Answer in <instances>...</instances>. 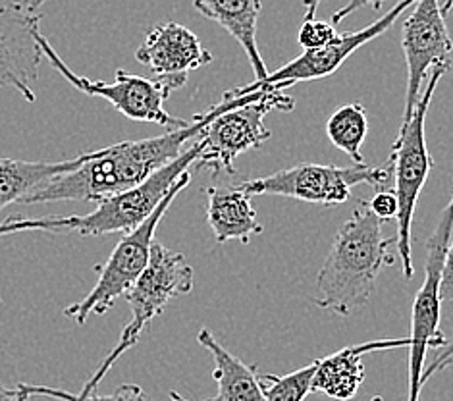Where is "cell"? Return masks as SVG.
<instances>
[{"mask_svg":"<svg viewBox=\"0 0 453 401\" xmlns=\"http://www.w3.org/2000/svg\"><path fill=\"white\" fill-rule=\"evenodd\" d=\"M247 95V93H245ZM243 95L226 91L219 104H212L207 112L193 116L186 126L168 129L166 134L137 141H120V143L93 150L83 165L47 181L24 199V204H45L58 201L99 203L104 197L120 193L127 188L147 180L168 162L178 158L188 143H193L214 116L224 108L235 104Z\"/></svg>","mask_w":453,"mask_h":401,"instance_id":"1","label":"cell"},{"mask_svg":"<svg viewBox=\"0 0 453 401\" xmlns=\"http://www.w3.org/2000/svg\"><path fill=\"white\" fill-rule=\"evenodd\" d=\"M382 224L366 199H359L357 207L336 234L315 281L312 303L351 317L371 301L376 280L384 266L394 265L390 245L394 237H384Z\"/></svg>","mask_w":453,"mask_h":401,"instance_id":"2","label":"cell"},{"mask_svg":"<svg viewBox=\"0 0 453 401\" xmlns=\"http://www.w3.org/2000/svg\"><path fill=\"white\" fill-rule=\"evenodd\" d=\"M449 66H436L428 72V83L425 91L420 93L415 104V111L409 120L399 127V134L392 145V178H394V193L397 197L399 212H397V251L402 257L403 276L411 280L415 276V265L411 255V232L417 201L420 197L425 183L428 180L430 170L434 168V158L428 153L425 122L426 112L433 103L434 91L440 80L448 73Z\"/></svg>","mask_w":453,"mask_h":401,"instance_id":"3","label":"cell"},{"mask_svg":"<svg viewBox=\"0 0 453 401\" xmlns=\"http://www.w3.org/2000/svg\"><path fill=\"white\" fill-rule=\"evenodd\" d=\"M286 89L261 88L243 95L235 104L224 108L203 127V150L193 168H209L212 174H235V158L245 150L258 149L271 139L265 116L273 111H294L296 101Z\"/></svg>","mask_w":453,"mask_h":401,"instance_id":"4","label":"cell"},{"mask_svg":"<svg viewBox=\"0 0 453 401\" xmlns=\"http://www.w3.org/2000/svg\"><path fill=\"white\" fill-rule=\"evenodd\" d=\"M191 181V170H188L186 174H181L180 180L174 183V188L170 189V193L163 199V203L158 204L157 211L149 216V219L137 226L135 230L129 234H124V237L118 245L114 247V251L111 257L106 258L104 265L95 266L96 273H99V280L93 286V289L85 296L81 301L72 303L66 309H64V314L68 319H72L75 324H85L91 314H104L111 307H114V303L124 297L132 286L137 281V278L142 276L145 270L149 257H150V247H153L155 242V232L163 220V216L170 209V204L174 203L178 195L189 186Z\"/></svg>","mask_w":453,"mask_h":401,"instance_id":"5","label":"cell"},{"mask_svg":"<svg viewBox=\"0 0 453 401\" xmlns=\"http://www.w3.org/2000/svg\"><path fill=\"white\" fill-rule=\"evenodd\" d=\"M390 178V158L380 166H369L365 162L353 166L303 162V165H297L294 168L274 172L271 176L245 180L240 186L250 197H257V195H280V197L322 204V207H334V204L348 201L353 188L363 186V183L372 188H384Z\"/></svg>","mask_w":453,"mask_h":401,"instance_id":"6","label":"cell"},{"mask_svg":"<svg viewBox=\"0 0 453 401\" xmlns=\"http://www.w3.org/2000/svg\"><path fill=\"white\" fill-rule=\"evenodd\" d=\"M201 150L203 143L196 139L178 158L168 162L166 166L157 170L142 183L101 199L93 212L85 216L70 214L68 232L96 237L118 232L129 234L135 230L157 211L180 176L196 166Z\"/></svg>","mask_w":453,"mask_h":401,"instance_id":"7","label":"cell"},{"mask_svg":"<svg viewBox=\"0 0 453 401\" xmlns=\"http://www.w3.org/2000/svg\"><path fill=\"white\" fill-rule=\"evenodd\" d=\"M453 234V195L441 211L433 235L426 242L425 280L418 288L411 309V334H409V401H418L423 389V373L428 350L446 348L448 340L440 328V281L446 253Z\"/></svg>","mask_w":453,"mask_h":401,"instance_id":"8","label":"cell"},{"mask_svg":"<svg viewBox=\"0 0 453 401\" xmlns=\"http://www.w3.org/2000/svg\"><path fill=\"white\" fill-rule=\"evenodd\" d=\"M39 42L42 49V57L49 60V64L55 68L64 80L75 89L89 96H99V99L109 101L116 112L124 114L129 120L135 122H149L163 126L166 129H176L186 126L189 120H181V118H174L166 108L165 103L172 91L165 81L157 78H142V75L129 73L126 70H116L114 81H93L85 75L75 73L66 62H64L55 47L50 45V41L41 31Z\"/></svg>","mask_w":453,"mask_h":401,"instance_id":"9","label":"cell"},{"mask_svg":"<svg viewBox=\"0 0 453 401\" xmlns=\"http://www.w3.org/2000/svg\"><path fill=\"white\" fill-rule=\"evenodd\" d=\"M193 281L196 274L186 255L172 251L155 240L145 270L124 296L132 309V320L122 330L120 342L134 348L143 330L149 328L158 314L165 312L172 299L191 294Z\"/></svg>","mask_w":453,"mask_h":401,"instance_id":"10","label":"cell"},{"mask_svg":"<svg viewBox=\"0 0 453 401\" xmlns=\"http://www.w3.org/2000/svg\"><path fill=\"white\" fill-rule=\"evenodd\" d=\"M413 4H415V0H399L390 12L376 19L374 24H371L369 27L359 29V31H351V34H345V35L338 34V37L332 42H328L326 47L303 50V54H299L297 58L284 64V66L278 68L276 72L268 73L261 83L243 85V88H237L234 91L240 95H245V93H251V91H257L261 88L289 89L291 85H296L299 81H312V80L328 78V75H332L334 72H338V68L351 57L355 50L366 45L369 41H374L376 37L384 35L386 31H390V27L395 24L397 18L402 16L405 10L411 8Z\"/></svg>","mask_w":453,"mask_h":401,"instance_id":"11","label":"cell"},{"mask_svg":"<svg viewBox=\"0 0 453 401\" xmlns=\"http://www.w3.org/2000/svg\"><path fill=\"white\" fill-rule=\"evenodd\" d=\"M42 14L18 3H0V88L35 103L31 83L39 80L42 49L39 42Z\"/></svg>","mask_w":453,"mask_h":401,"instance_id":"12","label":"cell"},{"mask_svg":"<svg viewBox=\"0 0 453 401\" xmlns=\"http://www.w3.org/2000/svg\"><path fill=\"white\" fill-rule=\"evenodd\" d=\"M402 47L407 62V101L403 122L411 118L428 72L436 66H451L453 41L441 12L440 0H415L413 12L403 24Z\"/></svg>","mask_w":453,"mask_h":401,"instance_id":"13","label":"cell"},{"mask_svg":"<svg viewBox=\"0 0 453 401\" xmlns=\"http://www.w3.org/2000/svg\"><path fill=\"white\" fill-rule=\"evenodd\" d=\"M135 58L153 72L157 80L165 81L172 91H178L188 83L189 72L209 66L212 52L203 47L191 29L176 21H166L149 31L143 45L135 50Z\"/></svg>","mask_w":453,"mask_h":401,"instance_id":"14","label":"cell"},{"mask_svg":"<svg viewBox=\"0 0 453 401\" xmlns=\"http://www.w3.org/2000/svg\"><path fill=\"white\" fill-rule=\"evenodd\" d=\"M409 348V338L397 340H374L357 345H349L325 359L317 361V371L312 376V392L325 394L338 401H349L357 396L365 381L363 357L374 351Z\"/></svg>","mask_w":453,"mask_h":401,"instance_id":"15","label":"cell"},{"mask_svg":"<svg viewBox=\"0 0 453 401\" xmlns=\"http://www.w3.org/2000/svg\"><path fill=\"white\" fill-rule=\"evenodd\" d=\"M204 195H207V222L219 243L232 240L250 243L253 235L263 234V224L257 219L251 197L240 183L209 186Z\"/></svg>","mask_w":453,"mask_h":401,"instance_id":"16","label":"cell"},{"mask_svg":"<svg viewBox=\"0 0 453 401\" xmlns=\"http://www.w3.org/2000/svg\"><path fill=\"white\" fill-rule=\"evenodd\" d=\"M197 12L217 21L240 42L255 72V81L261 83L266 75V62L263 60L257 45V24L261 16V0H193Z\"/></svg>","mask_w":453,"mask_h":401,"instance_id":"17","label":"cell"},{"mask_svg":"<svg viewBox=\"0 0 453 401\" xmlns=\"http://www.w3.org/2000/svg\"><path fill=\"white\" fill-rule=\"evenodd\" d=\"M91 153H83L70 160L47 162V160H19L0 157V211L8 204L24 203L26 197L45 186L52 178L78 170Z\"/></svg>","mask_w":453,"mask_h":401,"instance_id":"18","label":"cell"},{"mask_svg":"<svg viewBox=\"0 0 453 401\" xmlns=\"http://www.w3.org/2000/svg\"><path fill=\"white\" fill-rule=\"evenodd\" d=\"M197 342L212 355V378L219 384V394L204 401H265L257 366L237 359L207 328L197 334Z\"/></svg>","mask_w":453,"mask_h":401,"instance_id":"19","label":"cell"},{"mask_svg":"<svg viewBox=\"0 0 453 401\" xmlns=\"http://www.w3.org/2000/svg\"><path fill=\"white\" fill-rule=\"evenodd\" d=\"M369 134V120H366V111L361 103H349L340 106L326 122V135L343 150L355 165H361L363 153L361 147Z\"/></svg>","mask_w":453,"mask_h":401,"instance_id":"20","label":"cell"},{"mask_svg":"<svg viewBox=\"0 0 453 401\" xmlns=\"http://www.w3.org/2000/svg\"><path fill=\"white\" fill-rule=\"evenodd\" d=\"M132 350V345H127L126 342H118L116 348L109 353V357L101 363V366L96 368V371L93 373V376L89 378L88 382L83 384L81 392L80 394H72V392H66L70 397H73L75 401H153L149 397V394L145 392V389L142 386L137 384H122L116 388V392L109 394V396H99L95 394V388L99 386V382L104 378V374L111 371L112 365L120 359V357L127 351Z\"/></svg>","mask_w":453,"mask_h":401,"instance_id":"21","label":"cell"},{"mask_svg":"<svg viewBox=\"0 0 453 401\" xmlns=\"http://www.w3.org/2000/svg\"><path fill=\"white\" fill-rule=\"evenodd\" d=\"M315 371L317 361L282 376L258 373L265 401H305V397L312 392L311 386Z\"/></svg>","mask_w":453,"mask_h":401,"instance_id":"22","label":"cell"},{"mask_svg":"<svg viewBox=\"0 0 453 401\" xmlns=\"http://www.w3.org/2000/svg\"><path fill=\"white\" fill-rule=\"evenodd\" d=\"M68 224L70 216H50V219H16V216H12V219L0 222V237L27 230L68 234Z\"/></svg>","mask_w":453,"mask_h":401,"instance_id":"23","label":"cell"},{"mask_svg":"<svg viewBox=\"0 0 453 401\" xmlns=\"http://www.w3.org/2000/svg\"><path fill=\"white\" fill-rule=\"evenodd\" d=\"M338 37V31L334 29V24H328V21H320V19H305L299 27L297 41L299 45L303 47V50H312V49H322L326 47L328 42Z\"/></svg>","mask_w":453,"mask_h":401,"instance_id":"24","label":"cell"},{"mask_svg":"<svg viewBox=\"0 0 453 401\" xmlns=\"http://www.w3.org/2000/svg\"><path fill=\"white\" fill-rule=\"evenodd\" d=\"M372 212L379 216L380 220H395L399 212V204L394 189H380L374 193V197L369 201Z\"/></svg>","mask_w":453,"mask_h":401,"instance_id":"25","label":"cell"},{"mask_svg":"<svg viewBox=\"0 0 453 401\" xmlns=\"http://www.w3.org/2000/svg\"><path fill=\"white\" fill-rule=\"evenodd\" d=\"M440 299L441 301H453V240H449V247H448L446 261H444V270H441Z\"/></svg>","mask_w":453,"mask_h":401,"instance_id":"26","label":"cell"},{"mask_svg":"<svg viewBox=\"0 0 453 401\" xmlns=\"http://www.w3.org/2000/svg\"><path fill=\"white\" fill-rule=\"evenodd\" d=\"M382 4H384V0H349V3L345 4L343 8L336 10V14H334V18H332V24L334 26L342 24L345 18L351 16L353 12H357V10H361L365 6H371L372 10H380Z\"/></svg>","mask_w":453,"mask_h":401,"instance_id":"27","label":"cell"},{"mask_svg":"<svg viewBox=\"0 0 453 401\" xmlns=\"http://www.w3.org/2000/svg\"><path fill=\"white\" fill-rule=\"evenodd\" d=\"M19 392L24 394L26 399L34 397V396H47V397H55V399H62V401H75L73 397H70L64 389H57V388H49V386H31V384H18Z\"/></svg>","mask_w":453,"mask_h":401,"instance_id":"28","label":"cell"},{"mask_svg":"<svg viewBox=\"0 0 453 401\" xmlns=\"http://www.w3.org/2000/svg\"><path fill=\"white\" fill-rule=\"evenodd\" d=\"M453 365V342H448L446 350L441 351L436 359L428 365V368H425L423 373V384L428 381L430 376H433L434 373H440V371H446L448 366Z\"/></svg>","mask_w":453,"mask_h":401,"instance_id":"29","label":"cell"},{"mask_svg":"<svg viewBox=\"0 0 453 401\" xmlns=\"http://www.w3.org/2000/svg\"><path fill=\"white\" fill-rule=\"evenodd\" d=\"M0 401H27L24 394L19 392V388H4L0 386Z\"/></svg>","mask_w":453,"mask_h":401,"instance_id":"30","label":"cell"},{"mask_svg":"<svg viewBox=\"0 0 453 401\" xmlns=\"http://www.w3.org/2000/svg\"><path fill=\"white\" fill-rule=\"evenodd\" d=\"M320 3H322V0H303V6H305V19L315 18V14H317V10H319Z\"/></svg>","mask_w":453,"mask_h":401,"instance_id":"31","label":"cell"},{"mask_svg":"<svg viewBox=\"0 0 453 401\" xmlns=\"http://www.w3.org/2000/svg\"><path fill=\"white\" fill-rule=\"evenodd\" d=\"M170 399H172V401H191V399H188V397L180 396L178 392H170ZM371 401H382V397H380V396H376V397H372Z\"/></svg>","mask_w":453,"mask_h":401,"instance_id":"32","label":"cell"},{"mask_svg":"<svg viewBox=\"0 0 453 401\" xmlns=\"http://www.w3.org/2000/svg\"><path fill=\"white\" fill-rule=\"evenodd\" d=\"M451 8H453V0H444V4H441V12H444V16H448Z\"/></svg>","mask_w":453,"mask_h":401,"instance_id":"33","label":"cell"}]
</instances>
